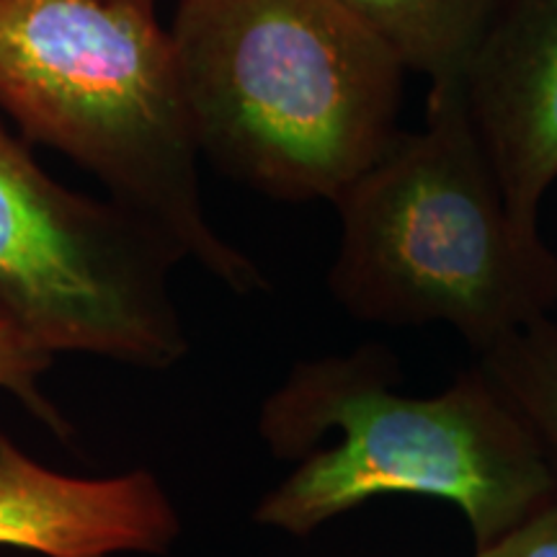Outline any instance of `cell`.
<instances>
[{"mask_svg": "<svg viewBox=\"0 0 557 557\" xmlns=\"http://www.w3.org/2000/svg\"><path fill=\"white\" fill-rule=\"evenodd\" d=\"M475 557H557V498L511 532L480 545Z\"/></svg>", "mask_w": 557, "mask_h": 557, "instance_id": "8fae6325", "label": "cell"}, {"mask_svg": "<svg viewBox=\"0 0 557 557\" xmlns=\"http://www.w3.org/2000/svg\"><path fill=\"white\" fill-rule=\"evenodd\" d=\"M184 521L156 472L70 475L0 431V547L41 557L169 555Z\"/></svg>", "mask_w": 557, "mask_h": 557, "instance_id": "52a82bcc", "label": "cell"}, {"mask_svg": "<svg viewBox=\"0 0 557 557\" xmlns=\"http://www.w3.org/2000/svg\"><path fill=\"white\" fill-rule=\"evenodd\" d=\"M333 205L329 287L351 318L444 323L480 357L557 308V253L513 218L462 78L431 83L423 129L398 132Z\"/></svg>", "mask_w": 557, "mask_h": 557, "instance_id": "277c9868", "label": "cell"}, {"mask_svg": "<svg viewBox=\"0 0 557 557\" xmlns=\"http://www.w3.org/2000/svg\"><path fill=\"white\" fill-rule=\"evenodd\" d=\"M0 111L240 297L269 276L207 214L201 152L156 0H0Z\"/></svg>", "mask_w": 557, "mask_h": 557, "instance_id": "7a4b0ae2", "label": "cell"}, {"mask_svg": "<svg viewBox=\"0 0 557 557\" xmlns=\"http://www.w3.org/2000/svg\"><path fill=\"white\" fill-rule=\"evenodd\" d=\"M400 65L431 83L462 78L493 0H344Z\"/></svg>", "mask_w": 557, "mask_h": 557, "instance_id": "ba28073f", "label": "cell"}, {"mask_svg": "<svg viewBox=\"0 0 557 557\" xmlns=\"http://www.w3.org/2000/svg\"><path fill=\"white\" fill-rule=\"evenodd\" d=\"M393 351L364 344L305 359L261 403L259 434L295 468L253 521L308 537L382 496L447 500L478 547L557 498L540 438L480 364L438 395H406Z\"/></svg>", "mask_w": 557, "mask_h": 557, "instance_id": "6da1fadb", "label": "cell"}, {"mask_svg": "<svg viewBox=\"0 0 557 557\" xmlns=\"http://www.w3.org/2000/svg\"><path fill=\"white\" fill-rule=\"evenodd\" d=\"M163 235L39 165L0 122V315L50 357L169 372L191 351Z\"/></svg>", "mask_w": 557, "mask_h": 557, "instance_id": "5b68a950", "label": "cell"}, {"mask_svg": "<svg viewBox=\"0 0 557 557\" xmlns=\"http://www.w3.org/2000/svg\"><path fill=\"white\" fill-rule=\"evenodd\" d=\"M540 438L557 483V323L542 318L475 357Z\"/></svg>", "mask_w": 557, "mask_h": 557, "instance_id": "9c48e42d", "label": "cell"}, {"mask_svg": "<svg viewBox=\"0 0 557 557\" xmlns=\"http://www.w3.org/2000/svg\"><path fill=\"white\" fill-rule=\"evenodd\" d=\"M201 158L278 201H336L398 137L406 67L344 0H178Z\"/></svg>", "mask_w": 557, "mask_h": 557, "instance_id": "3957f363", "label": "cell"}, {"mask_svg": "<svg viewBox=\"0 0 557 557\" xmlns=\"http://www.w3.org/2000/svg\"><path fill=\"white\" fill-rule=\"evenodd\" d=\"M462 86L513 218L540 230L557 181V0H493Z\"/></svg>", "mask_w": 557, "mask_h": 557, "instance_id": "8992f818", "label": "cell"}, {"mask_svg": "<svg viewBox=\"0 0 557 557\" xmlns=\"http://www.w3.org/2000/svg\"><path fill=\"white\" fill-rule=\"evenodd\" d=\"M52 361L50 354L41 351L16 325L0 315V393L18 403L58 442L67 444L75 434L73 421L50 398V389L45 385Z\"/></svg>", "mask_w": 557, "mask_h": 557, "instance_id": "30bf717a", "label": "cell"}]
</instances>
